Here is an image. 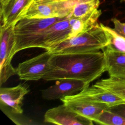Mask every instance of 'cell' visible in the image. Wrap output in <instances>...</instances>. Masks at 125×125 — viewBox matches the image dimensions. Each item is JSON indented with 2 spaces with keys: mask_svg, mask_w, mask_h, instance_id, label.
I'll return each mask as SVG.
<instances>
[{
  "mask_svg": "<svg viewBox=\"0 0 125 125\" xmlns=\"http://www.w3.org/2000/svg\"><path fill=\"white\" fill-rule=\"evenodd\" d=\"M105 71L106 64L103 52L52 54L42 79L46 81L78 79L89 85Z\"/></svg>",
  "mask_w": 125,
  "mask_h": 125,
  "instance_id": "6da1fadb",
  "label": "cell"
},
{
  "mask_svg": "<svg viewBox=\"0 0 125 125\" xmlns=\"http://www.w3.org/2000/svg\"><path fill=\"white\" fill-rule=\"evenodd\" d=\"M62 18L45 19L21 18L14 25L13 56L18 52L29 48H42L45 30Z\"/></svg>",
  "mask_w": 125,
  "mask_h": 125,
  "instance_id": "7a4b0ae2",
  "label": "cell"
},
{
  "mask_svg": "<svg viewBox=\"0 0 125 125\" xmlns=\"http://www.w3.org/2000/svg\"><path fill=\"white\" fill-rule=\"evenodd\" d=\"M109 43L106 33L98 23L91 29L66 39L48 51L52 54L98 51Z\"/></svg>",
  "mask_w": 125,
  "mask_h": 125,
  "instance_id": "3957f363",
  "label": "cell"
},
{
  "mask_svg": "<svg viewBox=\"0 0 125 125\" xmlns=\"http://www.w3.org/2000/svg\"><path fill=\"white\" fill-rule=\"evenodd\" d=\"M78 0H33L20 15L19 19L65 17L72 12Z\"/></svg>",
  "mask_w": 125,
  "mask_h": 125,
  "instance_id": "277c9868",
  "label": "cell"
},
{
  "mask_svg": "<svg viewBox=\"0 0 125 125\" xmlns=\"http://www.w3.org/2000/svg\"><path fill=\"white\" fill-rule=\"evenodd\" d=\"M14 26L0 27V85L11 76L17 74L16 68L11 63L12 52L14 43Z\"/></svg>",
  "mask_w": 125,
  "mask_h": 125,
  "instance_id": "5b68a950",
  "label": "cell"
},
{
  "mask_svg": "<svg viewBox=\"0 0 125 125\" xmlns=\"http://www.w3.org/2000/svg\"><path fill=\"white\" fill-rule=\"evenodd\" d=\"M52 54L48 50L20 63L16 68L19 79L24 81H38L42 79L48 68Z\"/></svg>",
  "mask_w": 125,
  "mask_h": 125,
  "instance_id": "8992f818",
  "label": "cell"
},
{
  "mask_svg": "<svg viewBox=\"0 0 125 125\" xmlns=\"http://www.w3.org/2000/svg\"><path fill=\"white\" fill-rule=\"evenodd\" d=\"M65 101H81L97 103H102L110 107L125 103V100L113 93L94 85L87 86L77 94L65 96L60 99Z\"/></svg>",
  "mask_w": 125,
  "mask_h": 125,
  "instance_id": "52a82bcc",
  "label": "cell"
},
{
  "mask_svg": "<svg viewBox=\"0 0 125 125\" xmlns=\"http://www.w3.org/2000/svg\"><path fill=\"white\" fill-rule=\"evenodd\" d=\"M44 122L60 125H92L93 121L69 109L64 103L47 110Z\"/></svg>",
  "mask_w": 125,
  "mask_h": 125,
  "instance_id": "ba28073f",
  "label": "cell"
},
{
  "mask_svg": "<svg viewBox=\"0 0 125 125\" xmlns=\"http://www.w3.org/2000/svg\"><path fill=\"white\" fill-rule=\"evenodd\" d=\"M89 86L83 81L73 79H61L55 83L42 90V97L47 100L61 99L80 92Z\"/></svg>",
  "mask_w": 125,
  "mask_h": 125,
  "instance_id": "9c48e42d",
  "label": "cell"
},
{
  "mask_svg": "<svg viewBox=\"0 0 125 125\" xmlns=\"http://www.w3.org/2000/svg\"><path fill=\"white\" fill-rule=\"evenodd\" d=\"M71 28L69 15L49 26L45 31L42 48L48 50L70 37Z\"/></svg>",
  "mask_w": 125,
  "mask_h": 125,
  "instance_id": "30bf717a",
  "label": "cell"
},
{
  "mask_svg": "<svg viewBox=\"0 0 125 125\" xmlns=\"http://www.w3.org/2000/svg\"><path fill=\"white\" fill-rule=\"evenodd\" d=\"M29 86L26 83H21L17 86L0 88V104L11 109L13 113L22 114V101L24 96L29 93Z\"/></svg>",
  "mask_w": 125,
  "mask_h": 125,
  "instance_id": "8fae6325",
  "label": "cell"
},
{
  "mask_svg": "<svg viewBox=\"0 0 125 125\" xmlns=\"http://www.w3.org/2000/svg\"><path fill=\"white\" fill-rule=\"evenodd\" d=\"M33 0H10L6 4L0 6V27L14 26L20 15Z\"/></svg>",
  "mask_w": 125,
  "mask_h": 125,
  "instance_id": "7c38bea8",
  "label": "cell"
},
{
  "mask_svg": "<svg viewBox=\"0 0 125 125\" xmlns=\"http://www.w3.org/2000/svg\"><path fill=\"white\" fill-rule=\"evenodd\" d=\"M106 71L110 77L125 80V53L107 45L103 49Z\"/></svg>",
  "mask_w": 125,
  "mask_h": 125,
  "instance_id": "4fadbf2b",
  "label": "cell"
},
{
  "mask_svg": "<svg viewBox=\"0 0 125 125\" xmlns=\"http://www.w3.org/2000/svg\"><path fill=\"white\" fill-rule=\"evenodd\" d=\"M62 103L72 111L93 122L101 112L109 107L104 104L81 101H65Z\"/></svg>",
  "mask_w": 125,
  "mask_h": 125,
  "instance_id": "5bb4252c",
  "label": "cell"
},
{
  "mask_svg": "<svg viewBox=\"0 0 125 125\" xmlns=\"http://www.w3.org/2000/svg\"><path fill=\"white\" fill-rule=\"evenodd\" d=\"M94 85L109 91L125 100V80L109 77L98 81Z\"/></svg>",
  "mask_w": 125,
  "mask_h": 125,
  "instance_id": "9a60e30c",
  "label": "cell"
},
{
  "mask_svg": "<svg viewBox=\"0 0 125 125\" xmlns=\"http://www.w3.org/2000/svg\"><path fill=\"white\" fill-rule=\"evenodd\" d=\"M101 125H125V119L108 108L104 110L94 121Z\"/></svg>",
  "mask_w": 125,
  "mask_h": 125,
  "instance_id": "2e32d148",
  "label": "cell"
},
{
  "mask_svg": "<svg viewBox=\"0 0 125 125\" xmlns=\"http://www.w3.org/2000/svg\"><path fill=\"white\" fill-rule=\"evenodd\" d=\"M101 26L106 33L109 40L107 45L118 51L125 53V39L118 34L111 27L100 23Z\"/></svg>",
  "mask_w": 125,
  "mask_h": 125,
  "instance_id": "e0dca14e",
  "label": "cell"
},
{
  "mask_svg": "<svg viewBox=\"0 0 125 125\" xmlns=\"http://www.w3.org/2000/svg\"><path fill=\"white\" fill-rule=\"evenodd\" d=\"M113 25V29L120 35L125 39V23L122 22L116 18L111 20Z\"/></svg>",
  "mask_w": 125,
  "mask_h": 125,
  "instance_id": "ac0fdd59",
  "label": "cell"
},
{
  "mask_svg": "<svg viewBox=\"0 0 125 125\" xmlns=\"http://www.w3.org/2000/svg\"><path fill=\"white\" fill-rule=\"evenodd\" d=\"M108 109L125 119V103L120 104L109 107Z\"/></svg>",
  "mask_w": 125,
  "mask_h": 125,
  "instance_id": "d6986e66",
  "label": "cell"
},
{
  "mask_svg": "<svg viewBox=\"0 0 125 125\" xmlns=\"http://www.w3.org/2000/svg\"><path fill=\"white\" fill-rule=\"evenodd\" d=\"M10 0H0V6H3L6 4Z\"/></svg>",
  "mask_w": 125,
  "mask_h": 125,
  "instance_id": "ffe728a7",
  "label": "cell"
},
{
  "mask_svg": "<svg viewBox=\"0 0 125 125\" xmlns=\"http://www.w3.org/2000/svg\"><path fill=\"white\" fill-rule=\"evenodd\" d=\"M121 2H125V0H120Z\"/></svg>",
  "mask_w": 125,
  "mask_h": 125,
  "instance_id": "44dd1931",
  "label": "cell"
}]
</instances>
